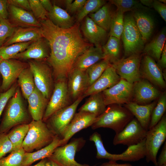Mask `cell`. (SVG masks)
<instances>
[{
  "label": "cell",
  "mask_w": 166,
  "mask_h": 166,
  "mask_svg": "<svg viewBox=\"0 0 166 166\" xmlns=\"http://www.w3.org/2000/svg\"><path fill=\"white\" fill-rule=\"evenodd\" d=\"M160 2L165 4L166 2V0H159Z\"/></svg>",
  "instance_id": "91938a15"
},
{
  "label": "cell",
  "mask_w": 166,
  "mask_h": 166,
  "mask_svg": "<svg viewBox=\"0 0 166 166\" xmlns=\"http://www.w3.org/2000/svg\"><path fill=\"white\" fill-rule=\"evenodd\" d=\"M110 64L107 59H104L95 63L87 69L85 71L88 80L89 87L92 85L101 76Z\"/></svg>",
  "instance_id": "d590c367"
},
{
  "label": "cell",
  "mask_w": 166,
  "mask_h": 166,
  "mask_svg": "<svg viewBox=\"0 0 166 166\" xmlns=\"http://www.w3.org/2000/svg\"><path fill=\"white\" fill-rule=\"evenodd\" d=\"M85 140L83 137L73 139L68 143L56 148L52 155L48 158L59 166H96L80 164L76 161V153L84 146Z\"/></svg>",
  "instance_id": "52a82bcc"
},
{
  "label": "cell",
  "mask_w": 166,
  "mask_h": 166,
  "mask_svg": "<svg viewBox=\"0 0 166 166\" xmlns=\"http://www.w3.org/2000/svg\"><path fill=\"white\" fill-rule=\"evenodd\" d=\"M23 140L22 148L26 152H31L49 144L56 136L42 120H33Z\"/></svg>",
  "instance_id": "277c9868"
},
{
  "label": "cell",
  "mask_w": 166,
  "mask_h": 166,
  "mask_svg": "<svg viewBox=\"0 0 166 166\" xmlns=\"http://www.w3.org/2000/svg\"><path fill=\"white\" fill-rule=\"evenodd\" d=\"M133 16L142 38L145 42L149 39L153 32L154 21L150 16L141 12L136 11Z\"/></svg>",
  "instance_id": "4dcf8cb0"
},
{
  "label": "cell",
  "mask_w": 166,
  "mask_h": 166,
  "mask_svg": "<svg viewBox=\"0 0 166 166\" xmlns=\"http://www.w3.org/2000/svg\"><path fill=\"white\" fill-rule=\"evenodd\" d=\"M87 0H75L66 8L70 13L80 11L83 8Z\"/></svg>",
  "instance_id": "681fc988"
},
{
  "label": "cell",
  "mask_w": 166,
  "mask_h": 166,
  "mask_svg": "<svg viewBox=\"0 0 166 166\" xmlns=\"http://www.w3.org/2000/svg\"><path fill=\"white\" fill-rule=\"evenodd\" d=\"M102 48L105 59H107L110 64L115 63L120 59V39L110 36Z\"/></svg>",
  "instance_id": "1f68e13d"
},
{
  "label": "cell",
  "mask_w": 166,
  "mask_h": 166,
  "mask_svg": "<svg viewBox=\"0 0 166 166\" xmlns=\"http://www.w3.org/2000/svg\"><path fill=\"white\" fill-rule=\"evenodd\" d=\"M44 166H59L53 161L47 158Z\"/></svg>",
  "instance_id": "6f0895ef"
},
{
  "label": "cell",
  "mask_w": 166,
  "mask_h": 166,
  "mask_svg": "<svg viewBox=\"0 0 166 166\" xmlns=\"http://www.w3.org/2000/svg\"><path fill=\"white\" fill-rule=\"evenodd\" d=\"M98 166H134L128 163L120 164L117 163L116 162L109 161V162L104 163ZM140 166H147L146 165Z\"/></svg>",
  "instance_id": "11a10c76"
},
{
  "label": "cell",
  "mask_w": 166,
  "mask_h": 166,
  "mask_svg": "<svg viewBox=\"0 0 166 166\" xmlns=\"http://www.w3.org/2000/svg\"><path fill=\"white\" fill-rule=\"evenodd\" d=\"M42 37L47 41L49 55L47 59L55 80L67 78L78 57L92 45L83 38L78 23L63 29L49 18L39 21Z\"/></svg>",
  "instance_id": "6da1fadb"
},
{
  "label": "cell",
  "mask_w": 166,
  "mask_h": 166,
  "mask_svg": "<svg viewBox=\"0 0 166 166\" xmlns=\"http://www.w3.org/2000/svg\"><path fill=\"white\" fill-rule=\"evenodd\" d=\"M13 146L6 133H0V159L13 151Z\"/></svg>",
  "instance_id": "f6af8a7d"
},
{
  "label": "cell",
  "mask_w": 166,
  "mask_h": 166,
  "mask_svg": "<svg viewBox=\"0 0 166 166\" xmlns=\"http://www.w3.org/2000/svg\"><path fill=\"white\" fill-rule=\"evenodd\" d=\"M33 41L18 43L0 47V62L12 59L14 56L26 50Z\"/></svg>",
  "instance_id": "8d00e7d4"
},
{
  "label": "cell",
  "mask_w": 166,
  "mask_h": 166,
  "mask_svg": "<svg viewBox=\"0 0 166 166\" xmlns=\"http://www.w3.org/2000/svg\"><path fill=\"white\" fill-rule=\"evenodd\" d=\"M147 131L144 129L136 118H133L113 139L114 145L122 144L128 147L137 144L145 138Z\"/></svg>",
  "instance_id": "7c38bea8"
},
{
  "label": "cell",
  "mask_w": 166,
  "mask_h": 166,
  "mask_svg": "<svg viewBox=\"0 0 166 166\" xmlns=\"http://www.w3.org/2000/svg\"><path fill=\"white\" fill-rule=\"evenodd\" d=\"M153 0H140V3L144 6L149 8L152 7Z\"/></svg>",
  "instance_id": "9f6ffc18"
},
{
  "label": "cell",
  "mask_w": 166,
  "mask_h": 166,
  "mask_svg": "<svg viewBox=\"0 0 166 166\" xmlns=\"http://www.w3.org/2000/svg\"><path fill=\"white\" fill-rule=\"evenodd\" d=\"M141 58L140 54H134L120 59L111 65L121 79L133 84L140 80V67Z\"/></svg>",
  "instance_id": "8fae6325"
},
{
  "label": "cell",
  "mask_w": 166,
  "mask_h": 166,
  "mask_svg": "<svg viewBox=\"0 0 166 166\" xmlns=\"http://www.w3.org/2000/svg\"><path fill=\"white\" fill-rule=\"evenodd\" d=\"M105 58L102 47L92 45L78 57L72 69L85 71L92 65Z\"/></svg>",
  "instance_id": "603a6c76"
},
{
  "label": "cell",
  "mask_w": 166,
  "mask_h": 166,
  "mask_svg": "<svg viewBox=\"0 0 166 166\" xmlns=\"http://www.w3.org/2000/svg\"><path fill=\"white\" fill-rule=\"evenodd\" d=\"M166 138V117L164 115L154 126L148 130L145 138L146 159L157 166V155Z\"/></svg>",
  "instance_id": "8992f818"
},
{
  "label": "cell",
  "mask_w": 166,
  "mask_h": 166,
  "mask_svg": "<svg viewBox=\"0 0 166 166\" xmlns=\"http://www.w3.org/2000/svg\"><path fill=\"white\" fill-rule=\"evenodd\" d=\"M18 78L22 93L25 99H27L35 87L33 75L29 67L24 69Z\"/></svg>",
  "instance_id": "836d02e7"
},
{
  "label": "cell",
  "mask_w": 166,
  "mask_h": 166,
  "mask_svg": "<svg viewBox=\"0 0 166 166\" xmlns=\"http://www.w3.org/2000/svg\"><path fill=\"white\" fill-rule=\"evenodd\" d=\"M152 7H153L160 14L164 20L166 21V6L165 4L159 0H153Z\"/></svg>",
  "instance_id": "7dc6e473"
},
{
  "label": "cell",
  "mask_w": 166,
  "mask_h": 166,
  "mask_svg": "<svg viewBox=\"0 0 166 166\" xmlns=\"http://www.w3.org/2000/svg\"><path fill=\"white\" fill-rule=\"evenodd\" d=\"M28 0L31 12L37 19L40 20V21L48 18V13L43 7L39 0Z\"/></svg>",
  "instance_id": "ee69618b"
},
{
  "label": "cell",
  "mask_w": 166,
  "mask_h": 166,
  "mask_svg": "<svg viewBox=\"0 0 166 166\" xmlns=\"http://www.w3.org/2000/svg\"><path fill=\"white\" fill-rule=\"evenodd\" d=\"M28 63L36 87L49 100L54 87L53 72L50 68L42 61H31Z\"/></svg>",
  "instance_id": "ba28073f"
},
{
  "label": "cell",
  "mask_w": 166,
  "mask_h": 166,
  "mask_svg": "<svg viewBox=\"0 0 166 166\" xmlns=\"http://www.w3.org/2000/svg\"><path fill=\"white\" fill-rule=\"evenodd\" d=\"M61 145V138L56 135L53 141L46 146L34 152H25L22 166H30L38 160L49 157L55 149Z\"/></svg>",
  "instance_id": "d4e9b609"
},
{
  "label": "cell",
  "mask_w": 166,
  "mask_h": 166,
  "mask_svg": "<svg viewBox=\"0 0 166 166\" xmlns=\"http://www.w3.org/2000/svg\"><path fill=\"white\" fill-rule=\"evenodd\" d=\"M133 84L121 79L116 84L101 93L105 105L127 103L133 94Z\"/></svg>",
  "instance_id": "4fadbf2b"
},
{
  "label": "cell",
  "mask_w": 166,
  "mask_h": 166,
  "mask_svg": "<svg viewBox=\"0 0 166 166\" xmlns=\"http://www.w3.org/2000/svg\"><path fill=\"white\" fill-rule=\"evenodd\" d=\"M166 95L164 93L160 97L157 104L152 111L148 130L156 125L160 120L166 111Z\"/></svg>",
  "instance_id": "ab89813d"
},
{
  "label": "cell",
  "mask_w": 166,
  "mask_h": 166,
  "mask_svg": "<svg viewBox=\"0 0 166 166\" xmlns=\"http://www.w3.org/2000/svg\"><path fill=\"white\" fill-rule=\"evenodd\" d=\"M42 37L40 28L17 27L13 34L4 43L2 46L18 43L34 41Z\"/></svg>",
  "instance_id": "4316f807"
},
{
  "label": "cell",
  "mask_w": 166,
  "mask_h": 166,
  "mask_svg": "<svg viewBox=\"0 0 166 166\" xmlns=\"http://www.w3.org/2000/svg\"><path fill=\"white\" fill-rule=\"evenodd\" d=\"M68 89L73 102L83 95L89 87L85 71L72 69L67 77Z\"/></svg>",
  "instance_id": "e0dca14e"
},
{
  "label": "cell",
  "mask_w": 166,
  "mask_h": 166,
  "mask_svg": "<svg viewBox=\"0 0 166 166\" xmlns=\"http://www.w3.org/2000/svg\"><path fill=\"white\" fill-rule=\"evenodd\" d=\"M113 15L109 6L105 4L97 11L89 14L88 16L98 26L107 31H109Z\"/></svg>",
  "instance_id": "d6a6232c"
},
{
  "label": "cell",
  "mask_w": 166,
  "mask_h": 166,
  "mask_svg": "<svg viewBox=\"0 0 166 166\" xmlns=\"http://www.w3.org/2000/svg\"><path fill=\"white\" fill-rule=\"evenodd\" d=\"M29 128V124L17 125L7 135L13 146V150L22 148L23 140Z\"/></svg>",
  "instance_id": "e575fe53"
},
{
  "label": "cell",
  "mask_w": 166,
  "mask_h": 166,
  "mask_svg": "<svg viewBox=\"0 0 166 166\" xmlns=\"http://www.w3.org/2000/svg\"><path fill=\"white\" fill-rule=\"evenodd\" d=\"M121 37L125 57L140 54L143 50L145 42L132 15L128 14L124 17V29Z\"/></svg>",
  "instance_id": "5b68a950"
},
{
  "label": "cell",
  "mask_w": 166,
  "mask_h": 166,
  "mask_svg": "<svg viewBox=\"0 0 166 166\" xmlns=\"http://www.w3.org/2000/svg\"><path fill=\"white\" fill-rule=\"evenodd\" d=\"M156 105L153 102L141 105L136 102H129L125 107L139 122L142 127L147 131L148 130L152 111Z\"/></svg>",
  "instance_id": "cb8c5ba5"
},
{
  "label": "cell",
  "mask_w": 166,
  "mask_h": 166,
  "mask_svg": "<svg viewBox=\"0 0 166 166\" xmlns=\"http://www.w3.org/2000/svg\"><path fill=\"white\" fill-rule=\"evenodd\" d=\"M48 18L54 25L61 28H69L74 25L73 18L67 11L55 5L48 13Z\"/></svg>",
  "instance_id": "f546056e"
},
{
  "label": "cell",
  "mask_w": 166,
  "mask_h": 166,
  "mask_svg": "<svg viewBox=\"0 0 166 166\" xmlns=\"http://www.w3.org/2000/svg\"><path fill=\"white\" fill-rule=\"evenodd\" d=\"M140 72L141 76L155 85L162 89L165 88V82L161 69L155 61L147 54L141 57Z\"/></svg>",
  "instance_id": "2e32d148"
},
{
  "label": "cell",
  "mask_w": 166,
  "mask_h": 166,
  "mask_svg": "<svg viewBox=\"0 0 166 166\" xmlns=\"http://www.w3.org/2000/svg\"><path fill=\"white\" fill-rule=\"evenodd\" d=\"M110 105L105 111L97 117L91 126L93 129L101 128H109L116 133L122 131L133 119V115L125 108L117 106Z\"/></svg>",
  "instance_id": "3957f363"
},
{
  "label": "cell",
  "mask_w": 166,
  "mask_h": 166,
  "mask_svg": "<svg viewBox=\"0 0 166 166\" xmlns=\"http://www.w3.org/2000/svg\"><path fill=\"white\" fill-rule=\"evenodd\" d=\"M84 98L83 95L81 96L70 105L56 112L47 121L48 127L56 135L61 138Z\"/></svg>",
  "instance_id": "30bf717a"
},
{
  "label": "cell",
  "mask_w": 166,
  "mask_h": 166,
  "mask_svg": "<svg viewBox=\"0 0 166 166\" xmlns=\"http://www.w3.org/2000/svg\"><path fill=\"white\" fill-rule=\"evenodd\" d=\"M7 1L8 3L9 4L31 12L28 0H9Z\"/></svg>",
  "instance_id": "c3c4849f"
},
{
  "label": "cell",
  "mask_w": 166,
  "mask_h": 166,
  "mask_svg": "<svg viewBox=\"0 0 166 166\" xmlns=\"http://www.w3.org/2000/svg\"><path fill=\"white\" fill-rule=\"evenodd\" d=\"M97 117L95 115L86 112L80 111L76 113L61 138V146L67 144L71 138L78 132L91 126Z\"/></svg>",
  "instance_id": "9a60e30c"
},
{
  "label": "cell",
  "mask_w": 166,
  "mask_h": 166,
  "mask_svg": "<svg viewBox=\"0 0 166 166\" xmlns=\"http://www.w3.org/2000/svg\"><path fill=\"white\" fill-rule=\"evenodd\" d=\"M25 152L22 148L13 150L8 156L0 159V166H22Z\"/></svg>",
  "instance_id": "60d3db41"
},
{
  "label": "cell",
  "mask_w": 166,
  "mask_h": 166,
  "mask_svg": "<svg viewBox=\"0 0 166 166\" xmlns=\"http://www.w3.org/2000/svg\"><path fill=\"white\" fill-rule=\"evenodd\" d=\"M157 166L166 164V142H165L161 153L157 160Z\"/></svg>",
  "instance_id": "816d5d0a"
},
{
  "label": "cell",
  "mask_w": 166,
  "mask_h": 166,
  "mask_svg": "<svg viewBox=\"0 0 166 166\" xmlns=\"http://www.w3.org/2000/svg\"><path fill=\"white\" fill-rule=\"evenodd\" d=\"M71 102L68 89L67 78H62L56 80L42 121H47L53 113L70 105Z\"/></svg>",
  "instance_id": "9c48e42d"
},
{
  "label": "cell",
  "mask_w": 166,
  "mask_h": 166,
  "mask_svg": "<svg viewBox=\"0 0 166 166\" xmlns=\"http://www.w3.org/2000/svg\"><path fill=\"white\" fill-rule=\"evenodd\" d=\"M133 93L136 103L145 104L151 102L160 95L159 91L148 81L140 80L133 85Z\"/></svg>",
  "instance_id": "7402d4cb"
},
{
  "label": "cell",
  "mask_w": 166,
  "mask_h": 166,
  "mask_svg": "<svg viewBox=\"0 0 166 166\" xmlns=\"http://www.w3.org/2000/svg\"><path fill=\"white\" fill-rule=\"evenodd\" d=\"M84 19L81 29L84 36L95 46L102 47L106 39L107 31L96 24L89 16Z\"/></svg>",
  "instance_id": "44dd1931"
},
{
  "label": "cell",
  "mask_w": 166,
  "mask_h": 166,
  "mask_svg": "<svg viewBox=\"0 0 166 166\" xmlns=\"http://www.w3.org/2000/svg\"><path fill=\"white\" fill-rule=\"evenodd\" d=\"M1 85H0V93L2 92L1 90Z\"/></svg>",
  "instance_id": "94428289"
},
{
  "label": "cell",
  "mask_w": 166,
  "mask_h": 166,
  "mask_svg": "<svg viewBox=\"0 0 166 166\" xmlns=\"http://www.w3.org/2000/svg\"><path fill=\"white\" fill-rule=\"evenodd\" d=\"M105 105L101 93L93 94L89 96L85 103L79 109V111L87 112L97 117L101 115L105 110Z\"/></svg>",
  "instance_id": "f1b7e54d"
},
{
  "label": "cell",
  "mask_w": 166,
  "mask_h": 166,
  "mask_svg": "<svg viewBox=\"0 0 166 166\" xmlns=\"http://www.w3.org/2000/svg\"><path fill=\"white\" fill-rule=\"evenodd\" d=\"M124 14L117 10L113 15L110 27V36L121 39L124 29Z\"/></svg>",
  "instance_id": "74e56055"
},
{
  "label": "cell",
  "mask_w": 166,
  "mask_h": 166,
  "mask_svg": "<svg viewBox=\"0 0 166 166\" xmlns=\"http://www.w3.org/2000/svg\"><path fill=\"white\" fill-rule=\"evenodd\" d=\"M8 19L16 27L40 28V22L34 17L32 13L8 3Z\"/></svg>",
  "instance_id": "ffe728a7"
},
{
  "label": "cell",
  "mask_w": 166,
  "mask_h": 166,
  "mask_svg": "<svg viewBox=\"0 0 166 166\" xmlns=\"http://www.w3.org/2000/svg\"><path fill=\"white\" fill-rule=\"evenodd\" d=\"M47 158L42 159L39 162L36 164L34 165H30V166H44Z\"/></svg>",
  "instance_id": "680465c9"
},
{
  "label": "cell",
  "mask_w": 166,
  "mask_h": 166,
  "mask_svg": "<svg viewBox=\"0 0 166 166\" xmlns=\"http://www.w3.org/2000/svg\"><path fill=\"white\" fill-rule=\"evenodd\" d=\"M161 69H164L166 67V45L165 44L161 53L160 58L157 63Z\"/></svg>",
  "instance_id": "f5cc1de1"
},
{
  "label": "cell",
  "mask_w": 166,
  "mask_h": 166,
  "mask_svg": "<svg viewBox=\"0 0 166 166\" xmlns=\"http://www.w3.org/2000/svg\"><path fill=\"white\" fill-rule=\"evenodd\" d=\"M4 110L0 124V133H6L16 126L27 124L29 116L18 86L8 102Z\"/></svg>",
  "instance_id": "7a4b0ae2"
},
{
  "label": "cell",
  "mask_w": 166,
  "mask_h": 166,
  "mask_svg": "<svg viewBox=\"0 0 166 166\" xmlns=\"http://www.w3.org/2000/svg\"><path fill=\"white\" fill-rule=\"evenodd\" d=\"M27 100L29 111L33 120H42L49 100L36 87Z\"/></svg>",
  "instance_id": "484cf974"
},
{
  "label": "cell",
  "mask_w": 166,
  "mask_h": 166,
  "mask_svg": "<svg viewBox=\"0 0 166 166\" xmlns=\"http://www.w3.org/2000/svg\"><path fill=\"white\" fill-rule=\"evenodd\" d=\"M17 27L11 24L8 19L0 17V47L13 34Z\"/></svg>",
  "instance_id": "7bdbcfd3"
},
{
  "label": "cell",
  "mask_w": 166,
  "mask_h": 166,
  "mask_svg": "<svg viewBox=\"0 0 166 166\" xmlns=\"http://www.w3.org/2000/svg\"><path fill=\"white\" fill-rule=\"evenodd\" d=\"M49 52L48 43L42 37L33 42L26 50L19 53L12 59L24 60L33 59L42 61L47 60Z\"/></svg>",
  "instance_id": "ac0fdd59"
},
{
  "label": "cell",
  "mask_w": 166,
  "mask_h": 166,
  "mask_svg": "<svg viewBox=\"0 0 166 166\" xmlns=\"http://www.w3.org/2000/svg\"><path fill=\"white\" fill-rule=\"evenodd\" d=\"M162 166H166V164L164 165H163Z\"/></svg>",
  "instance_id": "6125c7cd"
},
{
  "label": "cell",
  "mask_w": 166,
  "mask_h": 166,
  "mask_svg": "<svg viewBox=\"0 0 166 166\" xmlns=\"http://www.w3.org/2000/svg\"><path fill=\"white\" fill-rule=\"evenodd\" d=\"M18 86L15 83L6 91L0 93V117L8 102L14 93Z\"/></svg>",
  "instance_id": "bcb514c9"
},
{
  "label": "cell",
  "mask_w": 166,
  "mask_h": 166,
  "mask_svg": "<svg viewBox=\"0 0 166 166\" xmlns=\"http://www.w3.org/2000/svg\"><path fill=\"white\" fill-rule=\"evenodd\" d=\"M109 1L112 4L117 6V10L124 13L128 11L136 10L146 8L138 1L136 0H111Z\"/></svg>",
  "instance_id": "b9f144b4"
},
{
  "label": "cell",
  "mask_w": 166,
  "mask_h": 166,
  "mask_svg": "<svg viewBox=\"0 0 166 166\" xmlns=\"http://www.w3.org/2000/svg\"><path fill=\"white\" fill-rule=\"evenodd\" d=\"M166 41V30L164 29L144 47L145 54L158 61L160 59Z\"/></svg>",
  "instance_id": "83f0119b"
},
{
  "label": "cell",
  "mask_w": 166,
  "mask_h": 166,
  "mask_svg": "<svg viewBox=\"0 0 166 166\" xmlns=\"http://www.w3.org/2000/svg\"><path fill=\"white\" fill-rule=\"evenodd\" d=\"M40 3L45 10L48 12H50L53 9V5L49 0H40Z\"/></svg>",
  "instance_id": "db71d44e"
},
{
  "label": "cell",
  "mask_w": 166,
  "mask_h": 166,
  "mask_svg": "<svg viewBox=\"0 0 166 166\" xmlns=\"http://www.w3.org/2000/svg\"><path fill=\"white\" fill-rule=\"evenodd\" d=\"M8 5L7 0H0V17L5 19L8 18Z\"/></svg>",
  "instance_id": "f907efd6"
},
{
  "label": "cell",
  "mask_w": 166,
  "mask_h": 166,
  "mask_svg": "<svg viewBox=\"0 0 166 166\" xmlns=\"http://www.w3.org/2000/svg\"><path fill=\"white\" fill-rule=\"evenodd\" d=\"M29 67L28 63L16 59H7L0 62V74L2 78L1 87L2 92L9 89L21 72Z\"/></svg>",
  "instance_id": "5bb4252c"
},
{
  "label": "cell",
  "mask_w": 166,
  "mask_h": 166,
  "mask_svg": "<svg viewBox=\"0 0 166 166\" xmlns=\"http://www.w3.org/2000/svg\"><path fill=\"white\" fill-rule=\"evenodd\" d=\"M121 79L115 69L110 64L101 76L83 93L85 97L103 91L113 86Z\"/></svg>",
  "instance_id": "d6986e66"
},
{
  "label": "cell",
  "mask_w": 166,
  "mask_h": 166,
  "mask_svg": "<svg viewBox=\"0 0 166 166\" xmlns=\"http://www.w3.org/2000/svg\"><path fill=\"white\" fill-rule=\"evenodd\" d=\"M104 0H87L82 9L79 11L77 19V23L81 22L90 14L95 13L105 4Z\"/></svg>",
  "instance_id": "f35d334b"
}]
</instances>
